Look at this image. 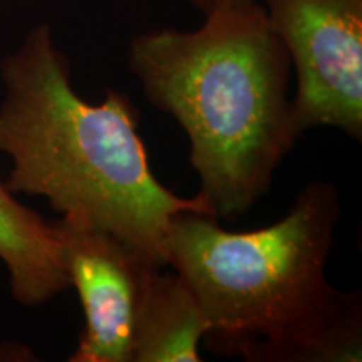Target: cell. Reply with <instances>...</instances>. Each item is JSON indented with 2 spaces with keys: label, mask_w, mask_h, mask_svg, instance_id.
<instances>
[{
  "label": "cell",
  "mask_w": 362,
  "mask_h": 362,
  "mask_svg": "<svg viewBox=\"0 0 362 362\" xmlns=\"http://www.w3.org/2000/svg\"><path fill=\"white\" fill-rule=\"evenodd\" d=\"M341 214L337 188L310 181L265 228L228 232L211 215L173 216L166 265L200 302L208 349L247 362L361 361V292L337 291L325 275Z\"/></svg>",
  "instance_id": "1"
},
{
  "label": "cell",
  "mask_w": 362,
  "mask_h": 362,
  "mask_svg": "<svg viewBox=\"0 0 362 362\" xmlns=\"http://www.w3.org/2000/svg\"><path fill=\"white\" fill-rule=\"evenodd\" d=\"M0 78L8 192L45 198L61 218L106 230L161 267H168L165 237L175 215L215 216L202 194L180 197L153 173L128 94L107 88L90 104L76 93L49 24L29 30L2 61Z\"/></svg>",
  "instance_id": "2"
},
{
  "label": "cell",
  "mask_w": 362,
  "mask_h": 362,
  "mask_svg": "<svg viewBox=\"0 0 362 362\" xmlns=\"http://www.w3.org/2000/svg\"><path fill=\"white\" fill-rule=\"evenodd\" d=\"M128 66L149 104L173 116L216 218L252 210L302 133L288 99L291 59L262 4L205 13L192 30L133 37Z\"/></svg>",
  "instance_id": "3"
},
{
  "label": "cell",
  "mask_w": 362,
  "mask_h": 362,
  "mask_svg": "<svg viewBox=\"0 0 362 362\" xmlns=\"http://www.w3.org/2000/svg\"><path fill=\"white\" fill-rule=\"evenodd\" d=\"M297 78V129L362 139V0H262Z\"/></svg>",
  "instance_id": "4"
},
{
  "label": "cell",
  "mask_w": 362,
  "mask_h": 362,
  "mask_svg": "<svg viewBox=\"0 0 362 362\" xmlns=\"http://www.w3.org/2000/svg\"><path fill=\"white\" fill-rule=\"evenodd\" d=\"M54 226L84 312V329L69 361L131 362L144 287L161 265L106 230L66 218Z\"/></svg>",
  "instance_id": "5"
},
{
  "label": "cell",
  "mask_w": 362,
  "mask_h": 362,
  "mask_svg": "<svg viewBox=\"0 0 362 362\" xmlns=\"http://www.w3.org/2000/svg\"><path fill=\"white\" fill-rule=\"evenodd\" d=\"M0 260L17 304L37 307L71 288L54 221H45L0 178Z\"/></svg>",
  "instance_id": "6"
},
{
  "label": "cell",
  "mask_w": 362,
  "mask_h": 362,
  "mask_svg": "<svg viewBox=\"0 0 362 362\" xmlns=\"http://www.w3.org/2000/svg\"><path fill=\"white\" fill-rule=\"evenodd\" d=\"M156 269L144 287L136 315L131 362H200L206 319L180 274Z\"/></svg>",
  "instance_id": "7"
},
{
  "label": "cell",
  "mask_w": 362,
  "mask_h": 362,
  "mask_svg": "<svg viewBox=\"0 0 362 362\" xmlns=\"http://www.w3.org/2000/svg\"><path fill=\"white\" fill-rule=\"evenodd\" d=\"M187 2L205 16L208 12L221 11V8L245 7L252 6V4H260L262 0H187Z\"/></svg>",
  "instance_id": "8"
}]
</instances>
